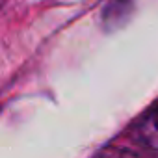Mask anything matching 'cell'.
Returning a JSON list of instances; mask_svg holds the SVG:
<instances>
[{"instance_id":"6da1fadb","label":"cell","mask_w":158,"mask_h":158,"mask_svg":"<svg viewBox=\"0 0 158 158\" xmlns=\"http://www.w3.org/2000/svg\"><path fill=\"white\" fill-rule=\"evenodd\" d=\"M136 139L145 147L158 151V102H154L136 125Z\"/></svg>"},{"instance_id":"7a4b0ae2","label":"cell","mask_w":158,"mask_h":158,"mask_svg":"<svg viewBox=\"0 0 158 158\" xmlns=\"http://www.w3.org/2000/svg\"><path fill=\"white\" fill-rule=\"evenodd\" d=\"M99 158H139V156L130 151H125V149H112V151L102 152Z\"/></svg>"}]
</instances>
